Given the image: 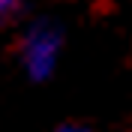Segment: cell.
Returning a JSON list of instances; mask_svg holds the SVG:
<instances>
[{
	"instance_id": "cell-1",
	"label": "cell",
	"mask_w": 132,
	"mask_h": 132,
	"mask_svg": "<svg viewBox=\"0 0 132 132\" xmlns=\"http://www.w3.org/2000/svg\"><path fill=\"white\" fill-rule=\"evenodd\" d=\"M63 54V27L51 18H36L18 39V60L30 81H48Z\"/></svg>"
},
{
	"instance_id": "cell-2",
	"label": "cell",
	"mask_w": 132,
	"mask_h": 132,
	"mask_svg": "<svg viewBox=\"0 0 132 132\" xmlns=\"http://www.w3.org/2000/svg\"><path fill=\"white\" fill-rule=\"evenodd\" d=\"M15 15H21V3H15V0H0V24L3 21H12Z\"/></svg>"
},
{
	"instance_id": "cell-3",
	"label": "cell",
	"mask_w": 132,
	"mask_h": 132,
	"mask_svg": "<svg viewBox=\"0 0 132 132\" xmlns=\"http://www.w3.org/2000/svg\"><path fill=\"white\" fill-rule=\"evenodd\" d=\"M51 132H90L84 123H78V120H63L60 126H54Z\"/></svg>"
},
{
	"instance_id": "cell-4",
	"label": "cell",
	"mask_w": 132,
	"mask_h": 132,
	"mask_svg": "<svg viewBox=\"0 0 132 132\" xmlns=\"http://www.w3.org/2000/svg\"><path fill=\"white\" fill-rule=\"evenodd\" d=\"M129 132H132V129H129Z\"/></svg>"
}]
</instances>
